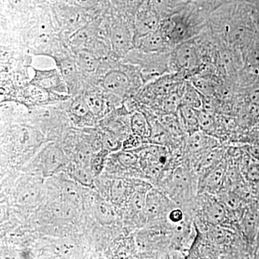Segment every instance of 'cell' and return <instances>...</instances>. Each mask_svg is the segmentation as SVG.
<instances>
[{
  "instance_id": "1",
  "label": "cell",
  "mask_w": 259,
  "mask_h": 259,
  "mask_svg": "<svg viewBox=\"0 0 259 259\" xmlns=\"http://www.w3.org/2000/svg\"><path fill=\"white\" fill-rule=\"evenodd\" d=\"M210 13L199 1L190 3L180 11L163 19L160 30L172 47L192 40L202 31Z\"/></svg>"
},
{
  "instance_id": "2",
  "label": "cell",
  "mask_w": 259,
  "mask_h": 259,
  "mask_svg": "<svg viewBox=\"0 0 259 259\" xmlns=\"http://www.w3.org/2000/svg\"><path fill=\"white\" fill-rule=\"evenodd\" d=\"M134 151L139 155L140 167L147 176L158 180L163 174L172 170L174 158L166 146L148 143Z\"/></svg>"
},
{
  "instance_id": "3",
  "label": "cell",
  "mask_w": 259,
  "mask_h": 259,
  "mask_svg": "<svg viewBox=\"0 0 259 259\" xmlns=\"http://www.w3.org/2000/svg\"><path fill=\"white\" fill-rule=\"evenodd\" d=\"M198 196L199 199L194 210L198 215L197 217L199 218V221L203 223L204 226L227 227V223L233 224L231 214L217 196L207 193L199 194Z\"/></svg>"
},
{
  "instance_id": "4",
  "label": "cell",
  "mask_w": 259,
  "mask_h": 259,
  "mask_svg": "<svg viewBox=\"0 0 259 259\" xmlns=\"http://www.w3.org/2000/svg\"><path fill=\"white\" fill-rule=\"evenodd\" d=\"M202 64L199 48L192 40L182 42L175 48L171 53L172 71L181 74H193L199 71Z\"/></svg>"
},
{
  "instance_id": "5",
  "label": "cell",
  "mask_w": 259,
  "mask_h": 259,
  "mask_svg": "<svg viewBox=\"0 0 259 259\" xmlns=\"http://www.w3.org/2000/svg\"><path fill=\"white\" fill-rule=\"evenodd\" d=\"M228 163L226 158L218 165L198 177V194L216 195L224 184Z\"/></svg>"
},
{
  "instance_id": "6",
  "label": "cell",
  "mask_w": 259,
  "mask_h": 259,
  "mask_svg": "<svg viewBox=\"0 0 259 259\" xmlns=\"http://www.w3.org/2000/svg\"><path fill=\"white\" fill-rule=\"evenodd\" d=\"M219 146L217 138L199 130L186 136L182 144V151L188 160Z\"/></svg>"
},
{
  "instance_id": "7",
  "label": "cell",
  "mask_w": 259,
  "mask_h": 259,
  "mask_svg": "<svg viewBox=\"0 0 259 259\" xmlns=\"http://www.w3.org/2000/svg\"><path fill=\"white\" fill-rule=\"evenodd\" d=\"M176 207L177 204L163 192L156 189H151L148 191L144 209L148 219L157 220L164 217L168 218V213Z\"/></svg>"
},
{
  "instance_id": "8",
  "label": "cell",
  "mask_w": 259,
  "mask_h": 259,
  "mask_svg": "<svg viewBox=\"0 0 259 259\" xmlns=\"http://www.w3.org/2000/svg\"><path fill=\"white\" fill-rule=\"evenodd\" d=\"M162 19L149 3L145 4L136 13L135 19V35L136 38L159 28Z\"/></svg>"
},
{
  "instance_id": "9",
  "label": "cell",
  "mask_w": 259,
  "mask_h": 259,
  "mask_svg": "<svg viewBox=\"0 0 259 259\" xmlns=\"http://www.w3.org/2000/svg\"><path fill=\"white\" fill-rule=\"evenodd\" d=\"M135 45L141 52L147 54L171 53L175 49L168 42L160 28L136 39Z\"/></svg>"
},
{
  "instance_id": "10",
  "label": "cell",
  "mask_w": 259,
  "mask_h": 259,
  "mask_svg": "<svg viewBox=\"0 0 259 259\" xmlns=\"http://www.w3.org/2000/svg\"><path fill=\"white\" fill-rule=\"evenodd\" d=\"M102 86L109 93L124 96L131 87V80L124 71L114 70L104 76Z\"/></svg>"
},
{
  "instance_id": "11",
  "label": "cell",
  "mask_w": 259,
  "mask_h": 259,
  "mask_svg": "<svg viewBox=\"0 0 259 259\" xmlns=\"http://www.w3.org/2000/svg\"><path fill=\"white\" fill-rule=\"evenodd\" d=\"M112 42L114 49L117 54L123 55L131 50L136 39L131 33V30L123 23H119L114 26L112 30Z\"/></svg>"
},
{
  "instance_id": "12",
  "label": "cell",
  "mask_w": 259,
  "mask_h": 259,
  "mask_svg": "<svg viewBox=\"0 0 259 259\" xmlns=\"http://www.w3.org/2000/svg\"><path fill=\"white\" fill-rule=\"evenodd\" d=\"M240 221V231L248 243H253L256 238L259 226L258 211L252 207H248L242 214Z\"/></svg>"
},
{
  "instance_id": "13",
  "label": "cell",
  "mask_w": 259,
  "mask_h": 259,
  "mask_svg": "<svg viewBox=\"0 0 259 259\" xmlns=\"http://www.w3.org/2000/svg\"><path fill=\"white\" fill-rule=\"evenodd\" d=\"M70 114L75 122L83 125H91L94 115L85 99L74 100L70 107Z\"/></svg>"
},
{
  "instance_id": "14",
  "label": "cell",
  "mask_w": 259,
  "mask_h": 259,
  "mask_svg": "<svg viewBox=\"0 0 259 259\" xmlns=\"http://www.w3.org/2000/svg\"><path fill=\"white\" fill-rule=\"evenodd\" d=\"M178 111L181 123L187 136L200 130L197 109L187 105H181Z\"/></svg>"
},
{
  "instance_id": "15",
  "label": "cell",
  "mask_w": 259,
  "mask_h": 259,
  "mask_svg": "<svg viewBox=\"0 0 259 259\" xmlns=\"http://www.w3.org/2000/svg\"><path fill=\"white\" fill-rule=\"evenodd\" d=\"M68 174L70 178L80 185L89 188H95V180L91 170H88L83 165L73 163L68 167Z\"/></svg>"
},
{
  "instance_id": "16",
  "label": "cell",
  "mask_w": 259,
  "mask_h": 259,
  "mask_svg": "<svg viewBox=\"0 0 259 259\" xmlns=\"http://www.w3.org/2000/svg\"><path fill=\"white\" fill-rule=\"evenodd\" d=\"M108 196L110 201L113 203L117 204L123 203L124 201L130 195L131 188L130 187L128 181L117 179L110 182L108 185Z\"/></svg>"
},
{
  "instance_id": "17",
  "label": "cell",
  "mask_w": 259,
  "mask_h": 259,
  "mask_svg": "<svg viewBox=\"0 0 259 259\" xmlns=\"http://www.w3.org/2000/svg\"><path fill=\"white\" fill-rule=\"evenodd\" d=\"M42 166L47 173H54L64 163V156L59 148L49 147L42 154Z\"/></svg>"
},
{
  "instance_id": "18",
  "label": "cell",
  "mask_w": 259,
  "mask_h": 259,
  "mask_svg": "<svg viewBox=\"0 0 259 259\" xmlns=\"http://www.w3.org/2000/svg\"><path fill=\"white\" fill-rule=\"evenodd\" d=\"M130 127L132 134L139 136L146 143L151 134V126L147 117L141 112H136L130 119Z\"/></svg>"
},
{
  "instance_id": "19",
  "label": "cell",
  "mask_w": 259,
  "mask_h": 259,
  "mask_svg": "<svg viewBox=\"0 0 259 259\" xmlns=\"http://www.w3.org/2000/svg\"><path fill=\"white\" fill-rule=\"evenodd\" d=\"M181 105H187L197 110L202 109V95L191 82L184 85L182 91Z\"/></svg>"
},
{
  "instance_id": "20",
  "label": "cell",
  "mask_w": 259,
  "mask_h": 259,
  "mask_svg": "<svg viewBox=\"0 0 259 259\" xmlns=\"http://www.w3.org/2000/svg\"><path fill=\"white\" fill-rule=\"evenodd\" d=\"M116 161L122 168L126 169H137L140 166V158L139 155L134 151L122 149L117 151L113 155Z\"/></svg>"
},
{
  "instance_id": "21",
  "label": "cell",
  "mask_w": 259,
  "mask_h": 259,
  "mask_svg": "<svg viewBox=\"0 0 259 259\" xmlns=\"http://www.w3.org/2000/svg\"><path fill=\"white\" fill-rule=\"evenodd\" d=\"M94 115L98 118L104 117L109 111V104L106 99L98 94H92L85 98Z\"/></svg>"
},
{
  "instance_id": "22",
  "label": "cell",
  "mask_w": 259,
  "mask_h": 259,
  "mask_svg": "<svg viewBox=\"0 0 259 259\" xmlns=\"http://www.w3.org/2000/svg\"><path fill=\"white\" fill-rule=\"evenodd\" d=\"M109 152L105 148H101L92 154L90 161V169L93 172L94 176L99 177L103 171L107 164V156Z\"/></svg>"
},
{
  "instance_id": "23",
  "label": "cell",
  "mask_w": 259,
  "mask_h": 259,
  "mask_svg": "<svg viewBox=\"0 0 259 259\" xmlns=\"http://www.w3.org/2000/svg\"><path fill=\"white\" fill-rule=\"evenodd\" d=\"M123 141L117 137L115 134L107 131L102 134L101 145L102 148H105L110 153H115L120 151L122 148Z\"/></svg>"
},
{
  "instance_id": "24",
  "label": "cell",
  "mask_w": 259,
  "mask_h": 259,
  "mask_svg": "<svg viewBox=\"0 0 259 259\" xmlns=\"http://www.w3.org/2000/svg\"><path fill=\"white\" fill-rule=\"evenodd\" d=\"M96 213L100 221L106 224H110L115 218V212L110 204L101 199L96 204Z\"/></svg>"
},
{
  "instance_id": "25",
  "label": "cell",
  "mask_w": 259,
  "mask_h": 259,
  "mask_svg": "<svg viewBox=\"0 0 259 259\" xmlns=\"http://www.w3.org/2000/svg\"><path fill=\"white\" fill-rule=\"evenodd\" d=\"M78 65L88 72H93L98 66V61L95 56L86 52L79 53L77 56Z\"/></svg>"
},
{
  "instance_id": "26",
  "label": "cell",
  "mask_w": 259,
  "mask_h": 259,
  "mask_svg": "<svg viewBox=\"0 0 259 259\" xmlns=\"http://www.w3.org/2000/svg\"><path fill=\"white\" fill-rule=\"evenodd\" d=\"M59 79L56 73H44L37 77V84L42 89H55Z\"/></svg>"
},
{
  "instance_id": "27",
  "label": "cell",
  "mask_w": 259,
  "mask_h": 259,
  "mask_svg": "<svg viewBox=\"0 0 259 259\" xmlns=\"http://www.w3.org/2000/svg\"><path fill=\"white\" fill-rule=\"evenodd\" d=\"M144 144V140L134 134L128 135L122 143V149L134 151Z\"/></svg>"
},
{
  "instance_id": "28",
  "label": "cell",
  "mask_w": 259,
  "mask_h": 259,
  "mask_svg": "<svg viewBox=\"0 0 259 259\" xmlns=\"http://www.w3.org/2000/svg\"><path fill=\"white\" fill-rule=\"evenodd\" d=\"M249 5L250 18L255 30L259 31V0L247 1Z\"/></svg>"
},
{
  "instance_id": "29",
  "label": "cell",
  "mask_w": 259,
  "mask_h": 259,
  "mask_svg": "<svg viewBox=\"0 0 259 259\" xmlns=\"http://www.w3.org/2000/svg\"><path fill=\"white\" fill-rule=\"evenodd\" d=\"M167 219L169 221L170 223L173 225L179 224L182 223V221H185V212L183 209L181 207H175L170 211L168 214V218Z\"/></svg>"
},
{
  "instance_id": "30",
  "label": "cell",
  "mask_w": 259,
  "mask_h": 259,
  "mask_svg": "<svg viewBox=\"0 0 259 259\" xmlns=\"http://www.w3.org/2000/svg\"><path fill=\"white\" fill-rule=\"evenodd\" d=\"M64 192L68 199L73 202H79L80 194L79 190L76 189V186L72 184H69L64 186Z\"/></svg>"
},
{
  "instance_id": "31",
  "label": "cell",
  "mask_w": 259,
  "mask_h": 259,
  "mask_svg": "<svg viewBox=\"0 0 259 259\" xmlns=\"http://www.w3.org/2000/svg\"><path fill=\"white\" fill-rule=\"evenodd\" d=\"M248 151L253 158L259 160V144L251 145L248 147Z\"/></svg>"
},
{
  "instance_id": "32",
  "label": "cell",
  "mask_w": 259,
  "mask_h": 259,
  "mask_svg": "<svg viewBox=\"0 0 259 259\" xmlns=\"http://www.w3.org/2000/svg\"><path fill=\"white\" fill-rule=\"evenodd\" d=\"M255 241H256V247L257 248H259V226L258 229V233H257L256 238H255Z\"/></svg>"
},
{
  "instance_id": "33",
  "label": "cell",
  "mask_w": 259,
  "mask_h": 259,
  "mask_svg": "<svg viewBox=\"0 0 259 259\" xmlns=\"http://www.w3.org/2000/svg\"><path fill=\"white\" fill-rule=\"evenodd\" d=\"M245 1H249V0H245Z\"/></svg>"
}]
</instances>
